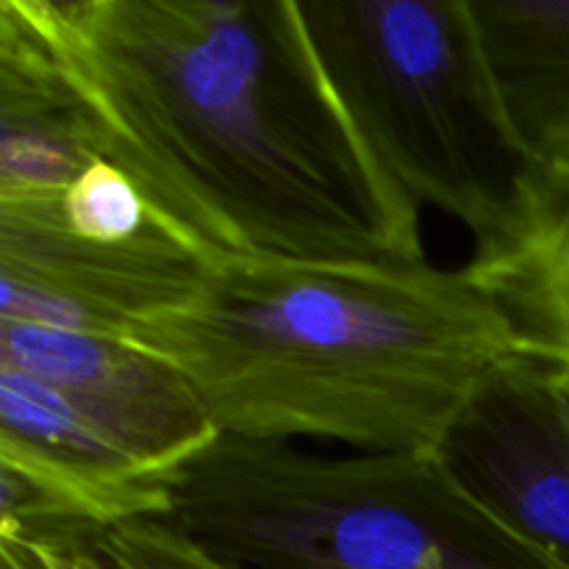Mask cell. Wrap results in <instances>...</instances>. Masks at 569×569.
<instances>
[{
	"label": "cell",
	"instance_id": "obj_1",
	"mask_svg": "<svg viewBox=\"0 0 569 569\" xmlns=\"http://www.w3.org/2000/svg\"><path fill=\"white\" fill-rule=\"evenodd\" d=\"M209 261L428 264L422 209L333 89L300 0H0Z\"/></svg>",
	"mask_w": 569,
	"mask_h": 569
},
{
	"label": "cell",
	"instance_id": "obj_2",
	"mask_svg": "<svg viewBox=\"0 0 569 569\" xmlns=\"http://www.w3.org/2000/svg\"><path fill=\"white\" fill-rule=\"evenodd\" d=\"M131 342L187 376L222 437L437 453L476 389L515 359L467 270L214 261L183 309Z\"/></svg>",
	"mask_w": 569,
	"mask_h": 569
},
{
	"label": "cell",
	"instance_id": "obj_3",
	"mask_svg": "<svg viewBox=\"0 0 569 569\" xmlns=\"http://www.w3.org/2000/svg\"><path fill=\"white\" fill-rule=\"evenodd\" d=\"M161 522L242 569H569L483 509L437 453H309L220 437Z\"/></svg>",
	"mask_w": 569,
	"mask_h": 569
},
{
	"label": "cell",
	"instance_id": "obj_4",
	"mask_svg": "<svg viewBox=\"0 0 569 569\" xmlns=\"http://www.w3.org/2000/svg\"><path fill=\"white\" fill-rule=\"evenodd\" d=\"M345 109L420 209L495 242L537 170L515 148L467 0H303Z\"/></svg>",
	"mask_w": 569,
	"mask_h": 569
},
{
	"label": "cell",
	"instance_id": "obj_5",
	"mask_svg": "<svg viewBox=\"0 0 569 569\" xmlns=\"http://www.w3.org/2000/svg\"><path fill=\"white\" fill-rule=\"evenodd\" d=\"M170 483L56 389L0 365V537L44 550L164 520Z\"/></svg>",
	"mask_w": 569,
	"mask_h": 569
},
{
	"label": "cell",
	"instance_id": "obj_6",
	"mask_svg": "<svg viewBox=\"0 0 569 569\" xmlns=\"http://www.w3.org/2000/svg\"><path fill=\"white\" fill-rule=\"evenodd\" d=\"M0 365L56 389L170 487L222 437L187 376L126 337L0 320Z\"/></svg>",
	"mask_w": 569,
	"mask_h": 569
},
{
	"label": "cell",
	"instance_id": "obj_7",
	"mask_svg": "<svg viewBox=\"0 0 569 569\" xmlns=\"http://www.w3.org/2000/svg\"><path fill=\"white\" fill-rule=\"evenodd\" d=\"M437 456L483 509L569 567V422L556 367L522 353L503 361Z\"/></svg>",
	"mask_w": 569,
	"mask_h": 569
},
{
	"label": "cell",
	"instance_id": "obj_8",
	"mask_svg": "<svg viewBox=\"0 0 569 569\" xmlns=\"http://www.w3.org/2000/svg\"><path fill=\"white\" fill-rule=\"evenodd\" d=\"M465 270L506 317L522 356L569 372V167L533 172L515 220L472 250Z\"/></svg>",
	"mask_w": 569,
	"mask_h": 569
},
{
	"label": "cell",
	"instance_id": "obj_9",
	"mask_svg": "<svg viewBox=\"0 0 569 569\" xmlns=\"http://www.w3.org/2000/svg\"><path fill=\"white\" fill-rule=\"evenodd\" d=\"M506 128L533 170L569 167V0H467Z\"/></svg>",
	"mask_w": 569,
	"mask_h": 569
},
{
	"label": "cell",
	"instance_id": "obj_10",
	"mask_svg": "<svg viewBox=\"0 0 569 569\" xmlns=\"http://www.w3.org/2000/svg\"><path fill=\"white\" fill-rule=\"evenodd\" d=\"M98 550L117 569H242L161 520H137L100 533Z\"/></svg>",
	"mask_w": 569,
	"mask_h": 569
},
{
	"label": "cell",
	"instance_id": "obj_11",
	"mask_svg": "<svg viewBox=\"0 0 569 569\" xmlns=\"http://www.w3.org/2000/svg\"><path fill=\"white\" fill-rule=\"evenodd\" d=\"M0 569H53V565L37 545L0 537Z\"/></svg>",
	"mask_w": 569,
	"mask_h": 569
},
{
	"label": "cell",
	"instance_id": "obj_12",
	"mask_svg": "<svg viewBox=\"0 0 569 569\" xmlns=\"http://www.w3.org/2000/svg\"><path fill=\"white\" fill-rule=\"evenodd\" d=\"M44 550V548H42ZM53 569H117L98 550V545H81V548L44 550Z\"/></svg>",
	"mask_w": 569,
	"mask_h": 569
},
{
	"label": "cell",
	"instance_id": "obj_13",
	"mask_svg": "<svg viewBox=\"0 0 569 569\" xmlns=\"http://www.w3.org/2000/svg\"><path fill=\"white\" fill-rule=\"evenodd\" d=\"M556 395H559V403L569 422V372L565 370H556Z\"/></svg>",
	"mask_w": 569,
	"mask_h": 569
}]
</instances>
